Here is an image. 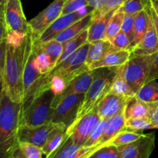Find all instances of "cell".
<instances>
[{"mask_svg": "<svg viewBox=\"0 0 158 158\" xmlns=\"http://www.w3.org/2000/svg\"><path fill=\"white\" fill-rule=\"evenodd\" d=\"M6 54L3 76L4 91L15 102L23 99V72L26 64L33 49V36L27 34L9 32L6 40Z\"/></svg>", "mask_w": 158, "mask_h": 158, "instance_id": "1", "label": "cell"}, {"mask_svg": "<svg viewBox=\"0 0 158 158\" xmlns=\"http://www.w3.org/2000/svg\"><path fill=\"white\" fill-rule=\"evenodd\" d=\"M22 103L12 101L3 91L0 103V158H13L19 148Z\"/></svg>", "mask_w": 158, "mask_h": 158, "instance_id": "2", "label": "cell"}, {"mask_svg": "<svg viewBox=\"0 0 158 158\" xmlns=\"http://www.w3.org/2000/svg\"><path fill=\"white\" fill-rule=\"evenodd\" d=\"M118 68H101L93 70L94 78L78 109L77 118L92 112L101 100L110 92L112 81Z\"/></svg>", "mask_w": 158, "mask_h": 158, "instance_id": "3", "label": "cell"}, {"mask_svg": "<svg viewBox=\"0 0 158 158\" xmlns=\"http://www.w3.org/2000/svg\"><path fill=\"white\" fill-rule=\"evenodd\" d=\"M54 97L51 90L36 96L27 107L22 109L19 127H36L51 123L54 113L52 108Z\"/></svg>", "mask_w": 158, "mask_h": 158, "instance_id": "4", "label": "cell"}, {"mask_svg": "<svg viewBox=\"0 0 158 158\" xmlns=\"http://www.w3.org/2000/svg\"><path fill=\"white\" fill-rule=\"evenodd\" d=\"M89 45L90 44L86 43L81 46L77 51L68 56L63 61L56 64L51 71L44 74L45 77L50 78L55 75L60 76L66 80L68 84H69L79 74L89 71V68L85 62Z\"/></svg>", "mask_w": 158, "mask_h": 158, "instance_id": "5", "label": "cell"}, {"mask_svg": "<svg viewBox=\"0 0 158 158\" xmlns=\"http://www.w3.org/2000/svg\"><path fill=\"white\" fill-rule=\"evenodd\" d=\"M156 54V53L146 56L131 54L128 61L123 66L124 77L135 95L145 84Z\"/></svg>", "mask_w": 158, "mask_h": 158, "instance_id": "6", "label": "cell"}, {"mask_svg": "<svg viewBox=\"0 0 158 158\" xmlns=\"http://www.w3.org/2000/svg\"><path fill=\"white\" fill-rule=\"evenodd\" d=\"M85 95H71L62 98L54 108L51 123L63 124L67 129L77 118L78 109L83 101Z\"/></svg>", "mask_w": 158, "mask_h": 158, "instance_id": "7", "label": "cell"}, {"mask_svg": "<svg viewBox=\"0 0 158 158\" xmlns=\"http://www.w3.org/2000/svg\"><path fill=\"white\" fill-rule=\"evenodd\" d=\"M99 119L100 117L95 108L92 112L84 116L76 118L74 123L67 129L66 135L69 136L75 144L84 146Z\"/></svg>", "mask_w": 158, "mask_h": 158, "instance_id": "8", "label": "cell"}, {"mask_svg": "<svg viewBox=\"0 0 158 158\" xmlns=\"http://www.w3.org/2000/svg\"><path fill=\"white\" fill-rule=\"evenodd\" d=\"M65 0H54L46 9L28 21L30 32L38 38L61 15Z\"/></svg>", "mask_w": 158, "mask_h": 158, "instance_id": "9", "label": "cell"}, {"mask_svg": "<svg viewBox=\"0 0 158 158\" xmlns=\"http://www.w3.org/2000/svg\"><path fill=\"white\" fill-rule=\"evenodd\" d=\"M4 19L9 32L27 34L30 32L21 0H6L4 10Z\"/></svg>", "mask_w": 158, "mask_h": 158, "instance_id": "10", "label": "cell"}, {"mask_svg": "<svg viewBox=\"0 0 158 158\" xmlns=\"http://www.w3.org/2000/svg\"><path fill=\"white\" fill-rule=\"evenodd\" d=\"M92 11L93 9L91 8L90 6H86L74 13L61 15L36 39L40 43H44L54 40L57 35L66 30L68 27L84 18Z\"/></svg>", "mask_w": 158, "mask_h": 158, "instance_id": "11", "label": "cell"}, {"mask_svg": "<svg viewBox=\"0 0 158 158\" xmlns=\"http://www.w3.org/2000/svg\"><path fill=\"white\" fill-rule=\"evenodd\" d=\"M155 147V134H143L137 140L118 147L120 158H149Z\"/></svg>", "mask_w": 158, "mask_h": 158, "instance_id": "12", "label": "cell"}, {"mask_svg": "<svg viewBox=\"0 0 158 158\" xmlns=\"http://www.w3.org/2000/svg\"><path fill=\"white\" fill-rule=\"evenodd\" d=\"M100 147L102 146L97 145L91 147L78 146L65 134L64 139L58 148L46 158H88Z\"/></svg>", "mask_w": 158, "mask_h": 158, "instance_id": "13", "label": "cell"}, {"mask_svg": "<svg viewBox=\"0 0 158 158\" xmlns=\"http://www.w3.org/2000/svg\"><path fill=\"white\" fill-rule=\"evenodd\" d=\"M54 126L55 124L52 123L36 127L20 126L18 131L19 143L33 144L41 149L44 145L49 133L54 129Z\"/></svg>", "mask_w": 158, "mask_h": 158, "instance_id": "14", "label": "cell"}, {"mask_svg": "<svg viewBox=\"0 0 158 158\" xmlns=\"http://www.w3.org/2000/svg\"><path fill=\"white\" fill-rule=\"evenodd\" d=\"M130 98L109 92L95 107L102 119H109L124 110Z\"/></svg>", "mask_w": 158, "mask_h": 158, "instance_id": "15", "label": "cell"}, {"mask_svg": "<svg viewBox=\"0 0 158 158\" xmlns=\"http://www.w3.org/2000/svg\"><path fill=\"white\" fill-rule=\"evenodd\" d=\"M94 78L93 70H89L74 78L68 85L65 90L60 95L54 97L52 102V108L54 109L62 98L71 95H81L86 93L90 87Z\"/></svg>", "mask_w": 158, "mask_h": 158, "instance_id": "16", "label": "cell"}, {"mask_svg": "<svg viewBox=\"0 0 158 158\" xmlns=\"http://www.w3.org/2000/svg\"><path fill=\"white\" fill-rule=\"evenodd\" d=\"M150 13V9H149ZM158 52V40L150 14V22L145 34L138 44L131 51L132 55H151Z\"/></svg>", "mask_w": 158, "mask_h": 158, "instance_id": "17", "label": "cell"}, {"mask_svg": "<svg viewBox=\"0 0 158 158\" xmlns=\"http://www.w3.org/2000/svg\"><path fill=\"white\" fill-rule=\"evenodd\" d=\"M130 56V51H111L102 59L89 65V70H95L101 68H120L126 64Z\"/></svg>", "mask_w": 158, "mask_h": 158, "instance_id": "18", "label": "cell"}, {"mask_svg": "<svg viewBox=\"0 0 158 158\" xmlns=\"http://www.w3.org/2000/svg\"><path fill=\"white\" fill-rule=\"evenodd\" d=\"M115 12V10H112L102 16L92 18L90 26L88 28V43L91 44L105 39L108 23Z\"/></svg>", "mask_w": 158, "mask_h": 158, "instance_id": "19", "label": "cell"}, {"mask_svg": "<svg viewBox=\"0 0 158 158\" xmlns=\"http://www.w3.org/2000/svg\"><path fill=\"white\" fill-rule=\"evenodd\" d=\"M92 18H93V11L91 12L89 15L85 16L84 18L68 27L66 30L57 35L54 40L62 44H64L67 42L69 41L70 40L75 37L79 33H81L85 30L89 28L92 20Z\"/></svg>", "mask_w": 158, "mask_h": 158, "instance_id": "20", "label": "cell"}, {"mask_svg": "<svg viewBox=\"0 0 158 158\" xmlns=\"http://www.w3.org/2000/svg\"><path fill=\"white\" fill-rule=\"evenodd\" d=\"M124 111L125 109L109 118L106 130L103 133L98 143L99 145L102 146L108 143L118 133L126 130V117Z\"/></svg>", "mask_w": 158, "mask_h": 158, "instance_id": "21", "label": "cell"}, {"mask_svg": "<svg viewBox=\"0 0 158 158\" xmlns=\"http://www.w3.org/2000/svg\"><path fill=\"white\" fill-rule=\"evenodd\" d=\"M67 127L63 124H55L54 129L49 133L44 145L41 148L43 154L48 157L56 149L58 148L64 139Z\"/></svg>", "mask_w": 158, "mask_h": 158, "instance_id": "22", "label": "cell"}, {"mask_svg": "<svg viewBox=\"0 0 158 158\" xmlns=\"http://www.w3.org/2000/svg\"><path fill=\"white\" fill-rule=\"evenodd\" d=\"M111 51H115L112 48V43L107 40L102 39L91 43L86 59V64L89 66L92 64L98 61Z\"/></svg>", "mask_w": 158, "mask_h": 158, "instance_id": "23", "label": "cell"}, {"mask_svg": "<svg viewBox=\"0 0 158 158\" xmlns=\"http://www.w3.org/2000/svg\"><path fill=\"white\" fill-rule=\"evenodd\" d=\"M150 4L143 11L139 12L135 16L134 28H133V49L136 44L140 42L143 36L145 34L150 22ZM132 49V50H133Z\"/></svg>", "mask_w": 158, "mask_h": 158, "instance_id": "24", "label": "cell"}, {"mask_svg": "<svg viewBox=\"0 0 158 158\" xmlns=\"http://www.w3.org/2000/svg\"><path fill=\"white\" fill-rule=\"evenodd\" d=\"M110 92L115 95L127 97L128 98H131L132 97L135 96L134 92L132 91L131 88L130 87L124 77L123 74V67L117 68L111 86Z\"/></svg>", "mask_w": 158, "mask_h": 158, "instance_id": "25", "label": "cell"}, {"mask_svg": "<svg viewBox=\"0 0 158 158\" xmlns=\"http://www.w3.org/2000/svg\"><path fill=\"white\" fill-rule=\"evenodd\" d=\"M126 119L130 118H141L148 117L149 107L147 103L138 99L136 96L130 98L125 108Z\"/></svg>", "mask_w": 158, "mask_h": 158, "instance_id": "26", "label": "cell"}, {"mask_svg": "<svg viewBox=\"0 0 158 158\" xmlns=\"http://www.w3.org/2000/svg\"><path fill=\"white\" fill-rule=\"evenodd\" d=\"M86 43H88V29L85 30L84 31L79 33L75 37L72 38L71 40H70L69 41L63 44V52H62L57 64L60 62L63 61L64 59H66L68 56L72 54L73 53L77 51L79 48L85 44Z\"/></svg>", "mask_w": 158, "mask_h": 158, "instance_id": "27", "label": "cell"}, {"mask_svg": "<svg viewBox=\"0 0 158 158\" xmlns=\"http://www.w3.org/2000/svg\"><path fill=\"white\" fill-rule=\"evenodd\" d=\"M37 40V39H36ZM38 47L42 51L48 56L53 68L55 67L63 52L64 45L59 42L56 41L55 40H52L48 42L40 43L37 40Z\"/></svg>", "mask_w": 158, "mask_h": 158, "instance_id": "28", "label": "cell"}, {"mask_svg": "<svg viewBox=\"0 0 158 158\" xmlns=\"http://www.w3.org/2000/svg\"><path fill=\"white\" fill-rule=\"evenodd\" d=\"M135 96L146 103L158 102V83L156 80L145 83Z\"/></svg>", "mask_w": 158, "mask_h": 158, "instance_id": "29", "label": "cell"}, {"mask_svg": "<svg viewBox=\"0 0 158 158\" xmlns=\"http://www.w3.org/2000/svg\"><path fill=\"white\" fill-rule=\"evenodd\" d=\"M33 51L35 55V64L38 71L42 74H45L53 69L48 56L38 47L36 38L33 36Z\"/></svg>", "mask_w": 158, "mask_h": 158, "instance_id": "30", "label": "cell"}, {"mask_svg": "<svg viewBox=\"0 0 158 158\" xmlns=\"http://www.w3.org/2000/svg\"><path fill=\"white\" fill-rule=\"evenodd\" d=\"M124 15L125 14L123 12L119 11L118 10H115L108 23L105 39L112 42L115 36L121 31Z\"/></svg>", "mask_w": 158, "mask_h": 158, "instance_id": "31", "label": "cell"}, {"mask_svg": "<svg viewBox=\"0 0 158 158\" xmlns=\"http://www.w3.org/2000/svg\"><path fill=\"white\" fill-rule=\"evenodd\" d=\"M143 136V133H139L138 132L131 131L129 130H124L118 133L114 138H112L108 144L113 145L115 147H120V146L127 145V144L133 143L137 140L139 138Z\"/></svg>", "mask_w": 158, "mask_h": 158, "instance_id": "32", "label": "cell"}, {"mask_svg": "<svg viewBox=\"0 0 158 158\" xmlns=\"http://www.w3.org/2000/svg\"><path fill=\"white\" fill-rule=\"evenodd\" d=\"M150 4V0H127L118 10L124 14L136 15L145 10Z\"/></svg>", "mask_w": 158, "mask_h": 158, "instance_id": "33", "label": "cell"}, {"mask_svg": "<svg viewBox=\"0 0 158 158\" xmlns=\"http://www.w3.org/2000/svg\"><path fill=\"white\" fill-rule=\"evenodd\" d=\"M150 129L156 128L148 117L130 118L126 119V130L137 132Z\"/></svg>", "mask_w": 158, "mask_h": 158, "instance_id": "34", "label": "cell"}, {"mask_svg": "<svg viewBox=\"0 0 158 158\" xmlns=\"http://www.w3.org/2000/svg\"><path fill=\"white\" fill-rule=\"evenodd\" d=\"M108 122H109V119H102V118H100L98 123L94 127L89 139H87L85 143L84 144L85 147H91L99 145L98 143H99V141L101 139L103 133L106 130V127L108 125Z\"/></svg>", "mask_w": 158, "mask_h": 158, "instance_id": "35", "label": "cell"}, {"mask_svg": "<svg viewBox=\"0 0 158 158\" xmlns=\"http://www.w3.org/2000/svg\"><path fill=\"white\" fill-rule=\"evenodd\" d=\"M88 158H120V154L118 147L106 143L97 149Z\"/></svg>", "mask_w": 158, "mask_h": 158, "instance_id": "36", "label": "cell"}, {"mask_svg": "<svg viewBox=\"0 0 158 158\" xmlns=\"http://www.w3.org/2000/svg\"><path fill=\"white\" fill-rule=\"evenodd\" d=\"M112 43V48L115 51H130L131 44L129 38L123 31H120L115 36Z\"/></svg>", "mask_w": 158, "mask_h": 158, "instance_id": "37", "label": "cell"}, {"mask_svg": "<svg viewBox=\"0 0 158 158\" xmlns=\"http://www.w3.org/2000/svg\"><path fill=\"white\" fill-rule=\"evenodd\" d=\"M19 150L26 158H43L42 150L33 144L19 143Z\"/></svg>", "mask_w": 158, "mask_h": 158, "instance_id": "38", "label": "cell"}, {"mask_svg": "<svg viewBox=\"0 0 158 158\" xmlns=\"http://www.w3.org/2000/svg\"><path fill=\"white\" fill-rule=\"evenodd\" d=\"M136 15H124V19L123 21L122 27H121V31L123 32L130 40V44H131V51L133 49V28H134L135 16H136Z\"/></svg>", "mask_w": 158, "mask_h": 158, "instance_id": "39", "label": "cell"}, {"mask_svg": "<svg viewBox=\"0 0 158 158\" xmlns=\"http://www.w3.org/2000/svg\"><path fill=\"white\" fill-rule=\"evenodd\" d=\"M86 6H89L88 0H65L62 9L61 15L74 13Z\"/></svg>", "mask_w": 158, "mask_h": 158, "instance_id": "40", "label": "cell"}, {"mask_svg": "<svg viewBox=\"0 0 158 158\" xmlns=\"http://www.w3.org/2000/svg\"><path fill=\"white\" fill-rule=\"evenodd\" d=\"M107 0H88V5L93 9V18L102 16V12L106 8Z\"/></svg>", "mask_w": 158, "mask_h": 158, "instance_id": "41", "label": "cell"}, {"mask_svg": "<svg viewBox=\"0 0 158 158\" xmlns=\"http://www.w3.org/2000/svg\"><path fill=\"white\" fill-rule=\"evenodd\" d=\"M147 105L149 107V118L155 128L158 129V102L147 103Z\"/></svg>", "mask_w": 158, "mask_h": 158, "instance_id": "42", "label": "cell"}, {"mask_svg": "<svg viewBox=\"0 0 158 158\" xmlns=\"http://www.w3.org/2000/svg\"><path fill=\"white\" fill-rule=\"evenodd\" d=\"M158 78V52L156 53V57H155L154 60H153V64H152L151 67H150V72H149L147 78L146 80V82L147 83L150 81H153Z\"/></svg>", "mask_w": 158, "mask_h": 158, "instance_id": "43", "label": "cell"}, {"mask_svg": "<svg viewBox=\"0 0 158 158\" xmlns=\"http://www.w3.org/2000/svg\"><path fill=\"white\" fill-rule=\"evenodd\" d=\"M126 1L127 0H107L106 8L103 10L102 16L106 14L109 12L112 11V10H118Z\"/></svg>", "mask_w": 158, "mask_h": 158, "instance_id": "44", "label": "cell"}, {"mask_svg": "<svg viewBox=\"0 0 158 158\" xmlns=\"http://www.w3.org/2000/svg\"><path fill=\"white\" fill-rule=\"evenodd\" d=\"M6 41L0 43V72L3 74L5 68L6 54Z\"/></svg>", "mask_w": 158, "mask_h": 158, "instance_id": "45", "label": "cell"}, {"mask_svg": "<svg viewBox=\"0 0 158 158\" xmlns=\"http://www.w3.org/2000/svg\"><path fill=\"white\" fill-rule=\"evenodd\" d=\"M8 36V30L6 25L5 19L2 15L0 14V43L6 41Z\"/></svg>", "mask_w": 158, "mask_h": 158, "instance_id": "46", "label": "cell"}, {"mask_svg": "<svg viewBox=\"0 0 158 158\" xmlns=\"http://www.w3.org/2000/svg\"><path fill=\"white\" fill-rule=\"evenodd\" d=\"M150 17H151L152 22H153V27H154V30L155 32H156V37H157L158 40V17L156 16V13L154 12L153 9L152 8L151 5H150Z\"/></svg>", "mask_w": 158, "mask_h": 158, "instance_id": "47", "label": "cell"}, {"mask_svg": "<svg viewBox=\"0 0 158 158\" xmlns=\"http://www.w3.org/2000/svg\"><path fill=\"white\" fill-rule=\"evenodd\" d=\"M3 91H4L3 76H2V73L0 72V103H1V101H2V97Z\"/></svg>", "mask_w": 158, "mask_h": 158, "instance_id": "48", "label": "cell"}, {"mask_svg": "<svg viewBox=\"0 0 158 158\" xmlns=\"http://www.w3.org/2000/svg\"><path fill=\"white\" fill-rule=\"evenodd\" d=\"M150 5L158 17V0H150Z\"/></svg>", "mask_w": 158, "mask_h": 158, "instance_id": "49", "label": "cell"}, {"mask_svg": "<svg viewBox=\"0 0 158 158\" xmlns=\"http://www.w3.org/2000/svg\"><path fill=\"white\" fill-rule=\"evenodd\" d=\"M6 0H0V14L4 16V10H5V5Z\"/></svg>", "mask_w": 158, "mask_h": 158, "instance_id": "50", "label": "cell"}]
</instances>
